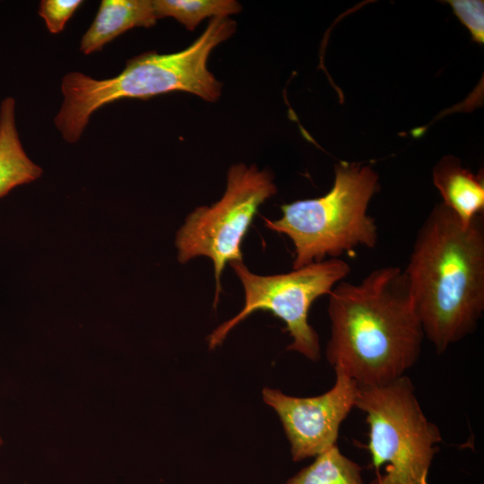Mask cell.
Returning a JSON list of instances; mask_svg holds the SVG:
<instances>
[{"label":"cell","instance_id":"cell-14","mask_svg":"<svg viewBox=\"0 0 484 484\" xmlns=\"http://www.w3.org/2000/svg\"><path fill=\"white\" fill-rule=\"evenodd\" d=\"M83 2L81 0H42L39 14L52 34L61 32L66 22Z\"/></svg>","mask_w":484,"mask_h":484},{"label":"cell","instance_id":"cell-3","mask_svg":"<svg viewBox=\"0 0 484 484\" xmlns=\"http://www.w3.org/2000/svg\"><path fill=\"white\" fill-rule=\"evenodd\" d=\"M235 21L212 18L203 32L186 48L171 53L147 52L127 60L117 75L97 80L79 72L65 74L61 82L64 101L54 118L68 143L77 142L91 116L99 108L122 99H147L186 91L210 102L221 94V83L208 69L212 51L230 38Z\"/></svg>","mask_w":484,"mask_h":484},{"label":"cell","instance_id":"cell-16","mask_svg":"<svg viewBox=\"0 0 484 484\" xmlns=\"http://www.w3.org/2000/svg\"><path fill=\"white\" fill-rule=\"evenodd\" d=\"M1 444H2V440H1V438H0V445H1Z\"/></svg>","mask_w":484,"mask_h":484},{"label":"cell","instance_id":"cell-7","mask_svg":"<svg viewBox=\"0 0 484 484\" xmlns=\"http://www.w3.org/2000/svg\"><path fill=\"white\" fill-rule=\"evenodd\" d=\"M277 193L268 170L243 163L231 166L224 194L211 206L196 207L177 232V260L211 259L214 268L215 307L221 293L220 279L227 263L242 262L241 246L259 207Z\"/></svg>","mask_w":484,"mask_h":484},{"label":"cell","instance_id":"cell-5","mask_svg":"<svg viewBox=\"0 0 484 484\" xmlns=\"http://www.w3.org/2000/svg\"><path fill=\"white\" fill-rule=\"evenodd\" d=\"M355 407L366 415L372 464L385 469L370 484H430L428 476L442 436L423 412L411 378L359 386Z\"/></svg>","mask_w":484,"mask_h":484},{"label":"cell","instance_id":"cell-13","mask_svg":"<svg viewBox=\"0 0 484 484\" xmlns=\"http://www.w3.org/2000/svg\"><path fill=\"white\" fill-rule=\"evenodd\" d=\"M152 5L157 19L174 18L188 30L206 18H227L242 9L234 0H152Z\"/></svg>","mask_w":484,"mask_h":484},{"label":"cell","instance_id":"cell-8","mask_svg":"<svg viewBox=\"0 0 484 484\" xmlns=\"http://www.w3.org/2000/svg\"><path fill=\"white\" fill-rule=\"evenodd\" d=\"M327 392L295 397L279 389H263L264 402L278 414L294 462L315 457L336 445L341 423L355 407L357 383L341 369Z\"/></svg>","mask_w":484,"mask_h":484},{"label":"cell","instance_id":"cell-10","mask_svg":"<svg viewBox=\"0 0 484 484\" xmlns=\"http://www.w3.org/2000/svg\"><path fill=\"white\" fill-rule=\"evenodd\" d=\"M152 0H102L95 19L82 38L80 50L90 55L126 30L155 25Z\"/></svg>","mask_w":484,"mask_h":484},{"label":"cell","instance_id":"cell-15","mask_svg":"<svg viewBox=\"0 0 484 484\" xmlns=\"http://www.w3.org/2000/svg\"><path fill=\"white\" fill-rule=\"evenodd\" d=\"M454 13L469 29L472 38L479 43L483 42V2L482 1H449Z\"/></svg>","mask_w":484,"mask_h":484},{"label":"cell","instance_id":"cell-11","mask_svg":"<svg viewBox=\"0 0 484 484\" xmlns=\"http://www.w3.org/2000/svg\"><path fill=\"white\" fill-rule=\"evenodd\" d=\"M41 174L42 169L28 157L21 143L15 123V100L6 97L0 105V198Z\"/></svg>","mask_w":484,"mask_h":484},{"label":"cell","instance_id":"cell-4","mask_svg":"<svg viewBox=\"0 0 484 484\" xmlns=\"http://www.w3.org/2000/svg\"><path fill=\"white\" fill-rule=\"evenodd\" d=\"M378 189V176L371 167L341 161L335 165L334 182L327 194L281 205V217L265 219V226L291 240L293 269L325 256L340 258L358 246L374 248L378 229L367 209Z\"/></svg>","mask_w":484,"mask_h":484},{"label":"cell","instance_id":"cell-1","mask_svg":"<svg viewBox=\"0 0 484 484\" xmlns=\"http://www.w3.org/2000/svg\"><path fill=\"white\" fill-rule=\"evenodd\" d=\"M326 359L359 386H382L406 376L423 339L403 270H372L359 282L341 281L329 294Z\"/></svg>","mask_w":484,"mask_h":484},{"label":"cell","instance_id":"cell-9","mask_svg":"<svg viewBox=\"0 0 484 484\" xmlns=\"http://www.w3.org/2000/svg\"><path fill=\"white\" fill-rule=\"evenodd\" d=\"M433 182L443 204L467 226L484 211L483 171L473 174L454 156H445L433 169Z\"/></svg>","mask_w":484,"mask_h":484},{"label":"cell","instance_id":"cell-2","mask_svg":"<svg viewBox=\"0 0 484 484\" xmlns=\"http://www.w3.org/2000/svg\"><path fill=\"white\" fill-rule=\"evenodd\" d=\"M424 336L441 354L471 333L484 311V220L464 226L442 203L419 229L403 270Z\"/></svg>","mask_w":484,"mask_h":484},{"label":"cell","instance_id":"cell-12","mask_svg":"<svg viewBox=\"0 0 484 484\" xmlns=\"http://www.w3.org/2000/svg\"><path fill=\"white\" fill-rule=\"evenodd\" d=\"M285 484H364L362 468L335 445L315 457Z\"/></svg>","mask_w":484,"mask_h":484},{"label":"cell","instance_id":"cell-6","mask_svg":"<svg viewBox=\"0 0 484 484\" xmlns=\"http://www.w3.org/2000/svg\"><path fill=\"white\" fill-rule=\"evenodd\" d=\"M229 264L244 288L245 305L209 335V349L220 345L228 333L254 312L268 310L286 324L292 338L287 350L317 361L321 356L319 337L308 323L309 309L315 300L329 295L349 275L350 265L341 258H329L287 273L259 275L250 272L243 261Z\"/></svg>","mask_w":484,"mask_h":484}]
</instances>
